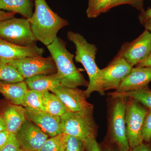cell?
Masks as SVG:
<instances>
[{
	"instance_id": "cell-1",
	"label": "cell",
	"mask_w": 151,
	"mask_h": 151,
	"mask_svg": "<svg viewBox=\"0 0 151 151\" xmlns=\"http://www.w3.org/2000/svg\"><path fill=\"white\" fill-rule=\"evenodd\" d=\"M29 20L35 39L46 46L56 39L60 30L69 24L50 8L45 0L35 1V11Z\"/></svg>"
},
{
	"instance_id": "cell-2",
	"label": "cell",
	"mask_w": 151,
	"mask_h": 151,
	"mask_svg": "<svg viewBox=\"0 0 151 151\" xmlns=\"http://www.w3.org/2000/svg\"><path fill=\"white\" fill-rule=\"evenodd\" d=\"M67 36L68 40L75 45V61L82 64L89 76V85L84 90L86 98H89L92 92H98L101 96L105 95L101 85L100 69L95 61L97 47L89 43L83 36L78 33L68 31Z\"/></svg>"
},
{
	"instance_id": "cell-3",
	"label": "cell",
	"mask_w": 151,
	"mask_h": 151,
	"mask_svg": "<svg viewBox=\"0 0 151 151\" xmlns=\"http://www.w3.org/2000/svg\"><path fill=\"white\" fill-rule=\"evenodd\" d=\"M66 46V42L57 37L47 46L56 65L61 85L70 88L88 87L89 81H86L75 66L73 61L75 55L69 52Z\"/></svg>"
},
{
	"instance_id": "cell-4",
	"label": "cell",
	"mask_w": 151,
	"mask_h": 151,
	"mask_svg": "<svg viewBox=\"0 0 151 151\" xmlns=\"http://www.w3.org/2000/svg\"><path fill=\"white\" fill-rule=\"evenodd\" d=\"M93 112L94 108L78 112H66L60 117L62 133L83 142L90 138H96L98 128Z\"/></svg>"
},
{
	"instance_id": "cell-5",
	"label": "cell",
	"mask_w": 151,
	"mask_h": 151,
	"mask_svg": "<svg viewBox=\"0 0 151 151\" xmlns=\"http://www.w3.org/2000/svg\"><path fill=\"white\" fill-rule=\"evenodd\" d=\"M127 98L110 97L108 108V136L118 151H129L125 122Z\"/></svg>"
},
{
	"instance_id": "cell-6",
	"label": "cell",
	"mask_w": 151,
	"mask_h": 151,
	"mask_svg": "<svg viewBox=\"0 0 151 151\" xmlns=\"http://www.w3.org/2000/svg\"><path fill=\"white\" fill-rule=\"evenodd\" d=\"M0 38L22 46H32L37 41L31 28L29 19L12 18L0 22Z\"/></svg>"
},
{
	"instance_id": "cell-7",
	"label": "cell",
	"mask_w": 151,
	"mask_h": 151,
	"mask_svg": "<svg viewBox=\"0 0 151 151\" xmlns=\"http://www.w3.org/2000/svg\"><path fill=\"white\" fill-rule=\"evenodd\" d=\"M149 108L132 98H127L125 122L127 139L130 148L144 142L141 131Z\"/></svg>"
},
{
	"instance_id": "cell-8",
	"label": "cell",
	"mask_w": 151,
	"mask_h": 151,
	"mask_svg": "<svg viewBox=\"0 0 151 151\" xmlns=\"http://www.w3.org/2000/svg\"><path fill=\"white\" fill-rule=\"evenodd\" d=\"M13 66L24 79L39 75L56 73V65L51 56L28 57L7 63Z\"/></svg>"
},
{
	"instance_id": "cell-9",
	"label": "cell",
	"mask_w": 151,
	"mask_h": 151,
	"mask_svg": "<svg viewBox=\"0 0 151 151\" xmlns=\"http://www.w3.org/2000/svg\"><path fill=\"white\" fill-rule=\"evenodd\" d=\"M151 53V33L145 29L134 40L123 44L116 55L123 57L134 67Z\"/></svg>"
},
{
	"instance_id": "cell-10",
	"label": "cell",
	"mask_w": 151,
	"mask_h": 151,
	"mask_svg": "<svg viewBox=\"0 0 151 151\" xmlns=\"http://www.w3.org/2000/svg\"><path fill=\"white\" fill-rule=\"evenodd\" d=\"M133 67L123 57L116 55L106 67L100 69L101 85L103 91L116 90Z\"/></svg>"
},
{
	"instance_id": "cell-11",
	"label": "cell",
	"mask_w": 151,
	"mask_h": 151,
	"mask_svg": "<svg viewBox=\"0 0 151 151\" xmlns=\"http://www.w3.org/2000/svg\"><path fill=\"white\" fill-rule=\"evenodd\" d=\"M15 135L23 151H38L49 139L48 135L39 127L27 120L22 124Z\"/></svg>"
},
{
	"instance_id": "cell-12",
	"label": "cell",
	"mask_w": 151,
	"mask_h": 151,
	"mask_svg": "<svg viewBox=\"0 0 151 151\" xmlns=\"http://www.w3.org/2000/svg\"><path fill=\"white\" fill-rule=\"evenodd\" d=\"M50 91L58 97L68 112H78L94 108V105L86 101L84 90L78 87L70 88L60 85Z\"/></svg>"
},
{
	"instance_id": "cell-13",
	"label": "cell",
	"mask_w": 151,
	"mask_h": 151,
	"mask_svg": "<svg viewBox=\"0 0 151 151\" xmlns=\"http://www.w3.org/2000/svg\"><path fill=\"white\" fill-rule=\"evenodd\" d=\"M25 109L27 120L37 125L49 137H52L62 134L60 117L29 107Z\"/></svg>"
},
{
	"instance_id": "cell-14",
	"label": "cell",
	"mask_w": 151,
	"mask_h": 151,
	"mask_svg": "<svg viewBox=\"0 0 151 151\" xmlns=\"http://www.w3.org/2000/svg\"><path fill=\"white\" fill-rule=\"evenodd\" d=\"M44 52V49L36 45L32 46H20L0 38V60L7 63L28 57L42 56Z\"/></svg>"
},
{
	"instance_id": "cell-15",
	"label": "cell",
	"mask_w": 151,
	"mask_h": 151,
	"mask_svg": "<svg viewBox=\"0 0 151 151\" xmlns=\"http://www.w3.org/2000/svg\"><path fill=\"white\" fill-rule=\"evenodd\" d=\"M151 81V67H133L115 92L122 93L144 88Z\"/></svg>"
},
{
	"instance_id": "cell-16",
	"label": "cell",
	"mask_w": 151,
	"mask_h": 151,
	"mask_svg": "<svg viewBox=\"0 0 151 151\" xmlns=\"http://www.w3.org/2000/svg\"><path fill=\"white\" fill-rule=\"evenodd\" d=\"M2 115L5 122L7 131L14 134L27 120L25 109L21 105H9Z\"/></svg>"
},
{
	"instance_id": "cell-17",
	"label": "cell",
	"mask_w": 151,
	"mask_h": 151,
	"mask_svg": "<svg viewBox=\"0 0 151 151\" xmlns=\"http://www.w3.org/2000/svg\"><path fill=\"white\" fill-rule=\"evenodd\" d=\"M28 89L41 92H50L61 85L57 73L49 75H39L24 79Z\"/></svg>"
},
{
	"instance_id": "cell-18",
	"label": "cell",
	"mask_w": 151,
	"mask_h": 151,
	"mask_svg": "<svg viewBox=\"0 0 151 151\" xmlns=\"http://www.w3.org/2000/svg\"><path fill=\"white\" fill-rule=\"evenodd\" d=\"M28 89L24 81L17 82L0 81V93L14 105H22Z\"/></svg>"
},
{
	"instance_id": "cell-19",
	"label": "cell",
	"mask_w": 151,
	"mask_h": 151,
	"mask_svg": "<svg viewBox=\"0 0 151 151\" xmlns=\"http://www.w3.org/2000/svg\"><path fill=\"white\" fill-rule=\"evenodd\" d=\"M33 0H0V10L19 14L29 19L33 14Z\"/></svg>"
},
{
	"instance_id": "cell-20",
	"label": "cell",
	"mask_w": 151,
	"mask_h": 151,
	"mask_svg": "<svg viewBox=\"0 0 151 151\" xmlns=\"http://www.w3.org/2000/svg\"><path fill=\"white\" fill-rule=\"evenodd\" d=\"M108 95L110 97H124L135 99L148 108H151V90L149 86L132 91L122 93L116 92H109Z\"/></svg>"
},
{
	"instance_id": "cell-21",
	"label": "cell",
	"mask_w": 151,
	"mask_h": 151,
	"mask_svg": "<svg viewBox=\"0 0 151 151\" xmlns=\"http://www.w3.org/2000/svg\"><path fill=\"white\" fill-rule=\"evenodd\" d=\"M42 93L44 107L46 112L60 117L68 112L62 101L54 93L48 91Z\"/></svg>"
},
{
	"instance_id": "cell-22",
	"label": "cell",
	"mask_w": 151,
	"mask_h": 151,
	"mask_svg": "<svg viewBox=\"0 0 151 151\" xmlns=\"http://www.w3.org/2000/svg\"><path fill=\"white\" fill-rule=\"evenodd\" d=\"M113 0H88V6L86 10L87 17L95 18L101 14L110 10Z\"/></svg>"
},
{
	"instance_id": "cell-23",
	"label": "cell",
	"mask_w": 151,
	"mask_h": 151,
	"mask_svg": "<svg viewBox=\"0 0 151 151\" xmlns=\"http://www.w3.org/2000/svg\"><path fill=\"white\" fill-rule=\"evenodd\" d=\"M22 105L24 108L29 107L35 110L45 111L42 92L28 89L24 97Z\"/></svg>"
},
{
	"instance_id": "cell-24",
	"label": "cell",
	"mask_w": 151,
	"mask_h": 151,
	"mask_svg": "<svg viewBox=\"0 0 151 151\" xmlns=\"http://www.w3.org/2000/svg\"><path fill=\"white\" fill-rule=\"evenodd\" d=\"M68 135L62 134L47 139L38 151H65Z\"/></svg>"
},
{
	"instance_id": "cell-25",
	"label": "cell",
	"mask_w": 151,
	"mask_h": 151,
	"mask_svg": "<svg viewBox=\"0 0 151 151\" xmlns=\"http://www.w3.org/2000/svg\"><path fill=\"white\" fill-rule=\"evenodd\" d=\"M23 81L24 79L13 66L0 60V81L17 82Z\"/></svg>"
},
{
	"instance_id": "cell-26",
	"label": "cell",
	"mask_w": 151,
	"mask_h": 151,
	"mask_svg": "<svg viewBox=\"0 0 151 151\" xmlns=\"http://www.w3.org/2000/svg\"><path fill=\"white\" fill-rule=\"evenodd\" d=\"M141 136L143 142L149 143L151 142V108H149L143 123Z\"/></svg>"
},
{
	"instance_id": "cell-27",
	"label": "cell",
	"mask_w": 151,
	"mask_h": 151,
	"mask_svg": "<svg viewBox=\"0 0 151 151\" xmlns=\"http://www.w3.org/2000/svg\"><path fill=\"white\" fill-rule=\"evenodd\" d=\"M145 0H113L111 6V9L123 4H129L134 8L140 12H143Z\"/></svg>"
},
{
	"instance_id": "cell-28",
	"label": "cell",
	"mask_w": 151,
	"mask_h": 151,
	"mask_svg": "<svg viewBox=\"0 0 151 151\" xmlns=\"http://www.w3.org/2000/svg\"><path fill=\"white\" fill-rule=\"evenodd\" d=\"M84 142L74 137L68 136L65 151H84Z\"/></svg>"
},
{
	"instance_id": "cell-29",
	"label": "cell",
	"mask_w": 151,
	"mask_h": 151,
	"mask_svg": "<svg viewBox=\"0 0 151 151\" xmlns=\"http://www.w3.org/2000/svg\"><path fill=\"white\" fill-rule=\"evenodd\" d=\"M0 151H23L21 148L14 134H11L8 140Z\"/></svg>"
},
{
	"instance_id": "cell-30",
	"label": "cell",
	"mask_w": 151,
	"mask_h": 151,
	"mask_svg": "<svg viewBox=\"0 0 151 151\" xmlns=\"http://www.w3.org/2000/svg\"><path fill=\"white\" fill-rule=\"evenodd\" d=\"M84 143L86 151H103L96 141V138H90L86 140Z\"/></svg>"
},
{
	"instance_id": "cell-31",
	"label": "cell",
	"mask_w": 151,
	"mask_h": 151,
	"mask_svg": "<svg viewBox=\"0 0 151 151\" xmlns=\"http://www.w3.org/2000/svg\"><path fill=\"white\" fill-rule=\"evenodd\" d=\"M129 151H151V142L149 143L144 142L141 145L130 149Z\"/></svg>"
},
{
	"instance_id": "cell-32",
	"label": "cell",
	"mask_w": 151,
	"mask_h": 151,
	"mask_svg": "<svg viewBox=\"0 0 151 151\" xmlns=\"http://www.w3.org/2000/svg\"><path fill=\"white\" fill-rule=\"evenodd\" d=\"M11 134L7 130L0 133V149L5 145L8 140Z\"/></svg>"
},
{
	"instance_id": "cell-33",
	"label": "cell",
	"mask_w": 151,
	"mask_h": 151,
	"mask_svg": "<svg viewBox=\"0 0 151 151\" xmlns=\"http://www.w3.org/2000/svg\"><path fill=\"white\" fill-rule=\"evenodd\" d=\"M150 17H151V7H148L146 10H145L143 12H140V14L138 17V19L141 23Z\"/></svg>"
},
{
	"instance_id": "cell-34",
	"label": "cell",
	"mask_w": 151,
	"mask_h": 151,
	"mask_svg": "<svg viewBox=\"0 0 151 151\" xmlns=\"http://www.w3.org/2000/svg\"><path fill=\"white\" fill-rule=\"evenodd\" d=\"M15 14L14 13L10 12H6L4 11L0 10V18L5 19H6L14 17Z\"/></svg>"
},
{
	"instance_id": "cell-35",
	"label": "cell",
	"mask_w": 151,
	"mask_h": 151,
	"mask_svg": "<svg viewBox=\"0 0 151 151\" xmlns=\"http://www.w3.org/2000/svg\"><path fill=\"white\" fill-rule=\"evenodd\" d=\"M135 66H147L151 67V53L150 56Z\"/></svg>"
},
{
	"instance_id": "cell-36",
	"label": "cell",
	"mask_w": 151,
	"mask_h": 151,
	"mask_svg": "<svg viewBox=\"0 0 151 151\" xmlns=\"http://www.w3.org/2000/svg\"><path fill=\"white\" fill-rule=\"evenodd\" d=\"M141 24L145 27V29L148 30L151 33V17L147 19Z\"/></svg>"
},
{
	"instance_id": "cell-37",
	"label": "cell",
	"mask_w": 151,
	"mask_h": 151,
	"mask_svg": "<svg viewBox=\"0 0 151 151\" xmlns=\"http://www.w3.org/2000/svg\"><path fill=\"white\" fill-rule=\"evenodd\" d=\"M7 130L2 115H0V133Z\"/></svg>"
},
{
	"instance_id": "cell-38",
	"label": "cell",
	"mask_w": 151,
	"mask_h": 151,
	"mask_svg": "<svg viewBox=\"0 0 151 151\" xmlns=\"http://www.w3.org/2000/svg\"><path fill=\"white\" fill-rule=\"evenodd\" d=\"M103 151H116L115 149L113 148L112 147H105Z\"/></svg>"
},
{
	"instance_id": "cell-39",
	"label": "cell",
	"mask_w": 151,
	"mask_h": 151,
	"mask_svg": "<svg viewBox=\"0 0 151 151\" xmlns=\"http://www.w3.org/2000/svg\"><path fill=\"white\" fill-rule=\"evenodd\" d=\"M6 20V19L2 18H0V22L2 21L5 20Z\"/></svg>"
},
{
	"instance_id": "cell-40",
	"label": "cell",
	"mask_w": 151,
	"mask_h": 151,
	"mask_svg": "<svg viewBox=\"0 0 151 151\" xmlns=\"http://www.w3.org/2000/svg\"><path fill=\"white\" fill-rule=\"evenodd\" d=\"M33 1H35V0H33Z\"/></svg>"
}]
</instances>
